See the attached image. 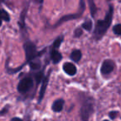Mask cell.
Segmentation results:
<instances>
[{"instance_id": "6da1fadb", "label": "cell", "mask_w": 121, "mask_h": 121, "mask_svg": "<svg viewBox=\"0 0 121 121\" xmlns=\"http://www.w3.org/2000/svg\"><path fill=\"white\" fill-rule=\"evenodd\" d=\"M113 13L114 9L113 7L110 6L109 11L107 13L105 17L103 20H99L95 25V28L94 30V35H95L96 40H100L105 35L106 31L108 30L109 27L110 26L113 19Z\"/></svg>"}, {"instance_id": "7a4b0ae2", "label": "cell", "mask_w": 121, "mask_h": 121, "mask_svg": "<svg viewBox=\"0 0 121 121\" xmlns=\"http://www.w3.org/2000/svg\"><path fill=\"white\" fill-rule=\"evenodd\" d=\"M94 112L93 100L88 98L82 103L80 110V116L82 121H89L90 117Z\"/></svg>"}, {"instance_id": "3957f363", "label": "cell", "mask_w": 121, "mask_h": 121, "mask_svg": "<svg viewBox=\"0 0 121 121\" xmlns=\"http://www.w3.org/2000/svg\"><path fill=\"white\" fill-rule=\"evenodd\" d=\"M24 51L25 55H26L27 62L28 63L34 60L38 56V53L37 51L35 44L32 43V41H27L24 44Z\"/></svg>"}, {"instance_id": "277c9868", "label": "cell", "mask_w": 121, "mask_h": 121, "mask_svg": "<svg viewBox=\"0 0 121 121\" xmlns=\"http://www.w3.org/2000/svg\"><path fill=\"white\" fill-rule=\"evenodd\" d=\"M33 83H34L33 80H32V78L27 77V78H23V79L18 82V86H17L18 91L19 93H22V94H24V93L28 92V91H30L32 88Z\"/></svg>"}, {"instance_id": "5b68a950", "label": "cell", "mask_w": 121, "mask_h": 121, "mask_svg": "<svg viewBox=\"0 0 121 121\" xmlns=\"http://www.w3.org/2000/svg\"><path fill=\"white\" fill-rule=\"evenodd\" d=\"M115 67V62L111 59H105L102 63L101 68H100V73L103 75H108L114 71Z\"/></svg>"}, {"instance_id": "8992f818", "label": "cell", "mask_w": 121, "mask_h": 121, "mask_svg": "<svg viewBox=\"0 0 121 121\" xmlns=\"http://www.w3.org/2000/svg\"><path fill=\"white\" fill-rule=\"evenodd\" d=\"M80 8H81V11H80V13H76V14H70V15H67V16L63 17H61V19L59 20L57 25H60V24H61V23L65 22L71 21V19H76V18L80 17L81 16V14H82L84 9H85V3H84V2H83V0H81V7H80Z\"/></svg>"}, {"instance_id": "52a82bcc", "label": "cell", "mask_w": 121, "mask_h": 121, "mask_svg": "<svg viewBox=\"0 0 121 121\" xmlns=\"http://www.w3.org/2000/svg\"><path fill=\"white\" fill-rule=\"evenodd\" d=\"M62 68H63V71L67 75H69V76H74V75H76V72H77L76 67L72 63H70V62L65 63L63 64Z\"/></svg>"}, {"instance_id": "ba28073f", "label": "cell", "mask_w": 121, "mask_h": 121, "mask_svg": "<svg viewBox=\"0 0 121 121\" xmlns=\"http://www.w3.org/2000/svg\"><path fill=\"white\" fill-rule=\"evenodd\" d=\"M49 77H50V73L47 74V76L44 78L43 82H42V86L40 88V91H39V99H38V102L40 103L41 101L42 100L44 97V95H45V92H46V89H47V84H48V81H49Z\"/></svg>"}, {"instance_id": "9c48e42d", "label": "cell", "mask_w": 121, "mask_h": 121, "mask_svg": "<svg viewBox=\"0 0 121 121\" xmlns=\"http://www.w3.org/2000/svg\"><path fill=\"white\" fill-rule=\"evenodd\" d=\"M65 104V100L63 99H58V100H56L55 101L52 103V111L56 112H61L63 109V106H64Z\"/></svg>"}, {"instance_id": "30bf717a", "label": "cell", "mask_w": 121, "mask_h": 121, "mask_svg": "<svg viewBox=\"0 0 121 121\" xmlns=\"http://www.w3.org/2000/svg\"><path fill=\"white\" fill-rule=\"evenodd\" d=\"M51 59L53 64H57L62 59V55L58 50H57V49H53L51 51Z\"/></svg>"}, {"instance_id": "8fae6325", "label": "cell", "mask_w": 121, "mask_h": 121, "mask_svg": "<svg viewBox=\"0 0 121 121\" xmlns=\"http://www.w3.org/2000/svg\"><path fill=\"white\" fill-rule=\"evenodd\" d=\"M81 57H82V54H81V51L80 49H75L71 54V59L76 63L79 62Z\"/></svg>"}, {"instance_id": "7c38bea8", "label": "cell", "mask_w": 121, "mask_h": 121, "mask_svg": "<svg viewBox=\"0 0 121 121\" xmlns=\"http://www.w3.org/2000/svg\"><path fill=\"white\" fill-rule=\"evenodd\" d=\"M81 27H82V29L87 30V31L91 30L92 27H93V23H92V21H91V20H87V21H86L82 24Z\"/></svg>"}, {"instance_id": "4fadbf2b", "label": "cell", "mask_w": 121, "mask_h": 121, "mask_svg": "<svg viewBox=\"0 0 121 121\" xmlns=\"http://www.w3.org/2000/svg\"><path fill=\"white\" fill-rule=\"evenodd\" d=\"M28 64H29V65H30L31 69H32V70H39V69H40V67H41L40 62H35L34 60H32L28 63Z\"/></svg>"}, {"instance_id": "5bb4252c", "label": "cell", "mask_w": 121, "mask_h": 121, "mask_svg": "<svg viewBox=\"0 0 121 121\" xmlns=\"http://www.w3.org/2000/svg\"><path fill=\"white\" fill-rule=\"evenodd\" d=\"M0 18H2V19L6 22H9L10 20V17L8 15V13L3 9H0Z\"/></svg>"}, {"instance_id": "9a60e30c", "label": "cell", "mask_w": 121, "mask_h": 121, "mask_svg": "<svg viewBox=\"0 0 121 121\" xmlns=\"http://www.w3.org/2000/svg\"><path fill=\"white\" fill-rule=\"evenodd\" d=\"M89 4H90V8H91V13L92 17H95V14L96 13V7H95V4L94 3L93 0H89Z\"/></svg>"}, {"instance_id": "2e32d148", "label": "cell", "mask_w": 121, "mask_h": 121, "mask_svg": "<svg viewBox=\"0 0 121 121\" xmlns=\"http://www.w3.org/2000/svg\"><path fill=\"white\" fill-rule=\"evenodd\" d=\"M113 32L116 35H121V24H117L113 27Z\"/></svg>"}, {"instance_id": "e0dca14e", "label": "cell", "mask_w": 121, "mask_h": 121, "mask_svg": "<svg viewBox=\"0 0 121 121\" xmlns=\"http://www.w3.org/2000/svg\"><path fill=\"white\" fill-rule=\"evenodd\" d=\"M42 78H43V72H42V71L38 72L35 74V79H36V81H37V83H40L41 82H42Z\"/></svg>"}, {"instance_id": "ac0fdd59", "label": "cell", "mask_w": 121, "mask_h": 121, "mask_svg": "<svg viewBox=\"0 0 121 121\" xmlns=\"http://www.w3.org/2000/svg\"><path fill=\"white\" fill-rule=\"evenodd\" d=\"M61 42H62V38H61V37H59V38H57V40H55V42L53 43V48L54 49L59 48V46L61 45Z\"/></svg>"}, {"instance_id": "d6986e66", "label": "cell", "mask_w": 121, "mask_h": 121, "mask_svg": "<svg viewBox=\"0 0 121 121\" xmlns=\"http://www.w3.org/2000/svg\"><path fill=\"white\" fill-rule=\"evenodd\" d=\"M81 35H82V29L81 28H76L74 31V37L78 38V37L81 36Z\"/></svg>"}, {"instance_id": "ffe728a7", "label": "cell", "mask_w": 121, "mask_h": 121, "mask_svg": "<svg viewBox=\"0 0 121 121\" xmlns=\"http://www.w3.org/2000/svg\"><path fill=\"white\" fill-rule=\"evenodd\" d=\"M118 115H119L118 111H110V113H109V116H110V118L112 119V120H115V119L118 116Z\"/></svg>"}, {"instance_id": "44dd1931", "label": "cell", "mask_w": 121, "mask_h": 121, "mask_svg": "<svg viewBox=\"0 0 121 121\" xmlns=\"http://www.w3.org/2000/svg\"><path fill=\"white\" fill-rule=\"evenodd\" d=\"M8 105H7V106H5L4 108L0 111V116H2V115H3L6 113H8Z\"/></svg>"}, {"instance_id": "7402d4cb", "label": "cell", "mask_w": 121, "mask_h": 121, "mask_svg": "<svg viewBox=\"0 0 121 121\" xmlns=\"http://www.w3.org/2000/svg\"><path fill=\"white\" fill-rule=\"evenodd\" d=\"M11 121H23V120L20 118H18V117H14V118L12 119Z\"/></svg>"}, {"instance_id": "603a6c76", "label": "cell", "mask_w": 121, "mask_h": 121, "mask_svg": "<svg viewBox=\"0 0 121 121\" xmlns=\"http://www.w3.org/2000/svg\"><path fill=\"white\" fill-rule=\"evenodd\" d=\"M33 1L36 2V3H42V1H43V0H33Z\"/></svg>"}, {"instance_id": "cb8c5ba5", "label": "cell", "mask_w": 121, "mask_h": 121, "mask_svg": "<svg viewBox=\"0 0 121 121\" xmlns=\"http://www.w3.org/2000/svg\"><path fill=\"white\" fill-rule=\"evenodd\" d=\"M2 22H3V19L0 18V26H1V25H2Z\"/></svg>"}, {"instance_id": "d4e9b609", "label": "cell", "mask_w": 121, "mask_h": 121, "mask_svg": "<svg viewBox=\"0 0 121 121\" xmlns=\"http://www.w3.org/2000/svg\"><path fill=\"white\" fill-rule=\"evenodd\" d=\"M103 121H109V120H103Z\"/></svg>"}, {"instance_id": "484cf974", "label": "cell", "mask_w": 121, "mask_h": 121, "mask_svg": "<svg viewBox=\"0 0 121 121\" xmlns=\"http://www.w3.org/2000/svg\"><path fill=\"white\" fill-rule=\"evenodd\" d=\"M0 45H1V40H0Z\"/></svg>"}]
</instances>
